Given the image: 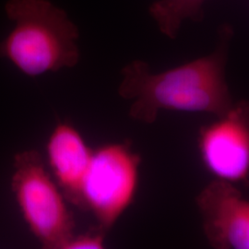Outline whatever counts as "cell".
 <instances>
[{
	"label": "cell",
	"mask_w": 249,
	"mask_h": 249,
	"mask_svg": "<svg viewBox=\"0 0 249 249\" xmlns=\"http://www.w3.org/2000/svg\"><path fill=\"white\" fill-rule=\"evenodd\" d=\"M141 164L142 157L129 142L108 143L93 151L81 189V209L91 212L106 232L132 204Z\"/></svg>",
	"instance_id": "4"
},
{
	"label": "cell",
	"mask_w": 249,
	"mask_h": 249,
	"mask_svg": "<svg viewBox=\"0 0 249 249\" xmlns=\"http://www.w3.org/2000/svg\"><path fill=\"white\" fill-rule=\"evenodd\" d=\"M230 36L224 29L213 53L166 71L153 73L142 60L125 66L118 93L132 101L129 116L152 124L161 110L223 115L234 103L225 80Z\"/></svg>",
	"instance_id": "1"
},
{
	"label": "cell",
	"mask_w": 249,
	"mask_h": 249,
	"mask_svg": "<svg viewBox=\"0 0 249 249\" xmlns=\"http://www.w3.org/2000/svg\"><path fill=\"white\" fill-rule=\"evenodd\" d=\"M11 188L29 229L45 249H65L75 235V221L61 189L36 150L14 158Z\"/></svg>",
	"instance_id": "3"
},
{
	"label": "cell",
	"mask_w": 249,
	"mask_h": 249,
	"mask_svg": "<svg viewBox=\"0 0 249 249\" xmlns=\"http://www.w3.org/2000/svg\"><path fill=\"white\" fill-rule=\"evenodd\" d=\"M205 237L215 249H249V200L232 183L216 179L196 196Z\"/></svg>",
	"instance_id": "6"
},
{
	"label": "cell",
	"mask_w": 249,
	"mask_h": 249,
	"mask_svg": "<svg viewBox=\"0 0 249 249\" xmlns=\"http://www.w3.org/2000/svg\"><path fill=\"white\" fill-rule=\"evenodd\" d=\"M14 29L0 43V56L29 77L75 67L80 60L79 30L67 13L47 0H9Z\"/></svg>",
	"instance_id": "2"
},
{
	"label": "cell",
	"mask_w": 249,
	"mask_h": 249,
	"mask_svg": "<svg viewBox=\"0 0 249 249\" xmlns=\"http://www.w3.org/2000/svg\"><path fill=\"white\" fill-rule=\"evenodd\" d=\"M201 126L197 147L214 178L249 186V102H234L222 116Z\"/></svg>",
	"instance_id": "5"
},
{
	"label": "cell",
	"mask_w": 249,
	"mask_h": 249,
	"mask_svg": "<svg viewBox=\"0 0 249 249\" xmlns=\"http://www.w3.org/2000/svg\"><path fill=\"white\" fill-rule=\"evenodd\" d=\"M46 152L51 175L65 198L81 209V189L93 151L75 126L63 122L53 128Z\"/></svg>",
	"instance_id": "7"
},
{
	"label": "cell",
	"mask_w": 249,
	"mask_h": 249,
	"mask_svg": "<svg viewBox=\"0 0 249 249\" xmlns=\"http://www.w3.org/2000/svg\"><path fill=\"white\" fill-rule=\"evenodd\" d=\"M205 0H160L150 9L160 32L169 38H176L186 18L199 19Z\"/></svg>",
	"instance_id": "8"
},
{
	"label": "cell",
	"mask_w": 249,
	"mask_h": 249,
	"mask_svg": "<svg viewBox=\"0 0 249 249\" xmlns=\"http://www.w3.org/2000/svg\"><path fill=\"white\" fill-rule=\"evenodd\" d=\"M107 232L100 227H93L91 230L74 235L66 245L65 249H102L105 246Z\"/></svg>",
	"instance_id": "9"
}]
</instances>
